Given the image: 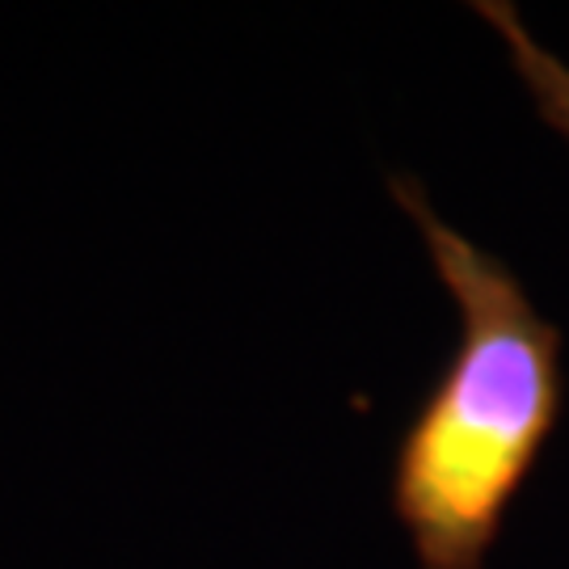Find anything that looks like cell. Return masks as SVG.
Wrapping results in <instances>:
<instances>
[{
    "label": "cell",
    "mask_w": 569,
    "mask_h": 569,
    "mask_svg": "<svg viewBox=\"0 0 569 569\" xmlns=\"http://www.w3.org/2000/svg\"><path fill=\"white\" fill-rule=\"evenodd\" d=\"M472 9L498 34L510 68H515L523 93L536 106L540 122L552 127L569 143V63L531 34V26L523 21L519 4H510V0H477Z\"/></svg>",
    "instance_id": "7a4b0ae2"
},
{
    "label": "cell",
    "mask_w": 569,
    "mask_h": 569,
    "mask_svg": "<svg viewBox=\"0 0 569 569\" xmlns=\"http://www.w3.org/2000/svg\"><path fill=\"white\" fill-rule=\"evenodd\" d=\"M388 190L460 317L448 367L397 443L392 515L418 569H486L561 422V329L515 266L439 216L418 178L392 173Z\"/></svg>",
    "instance_id": "6da1fadb"
}]
</instances>
